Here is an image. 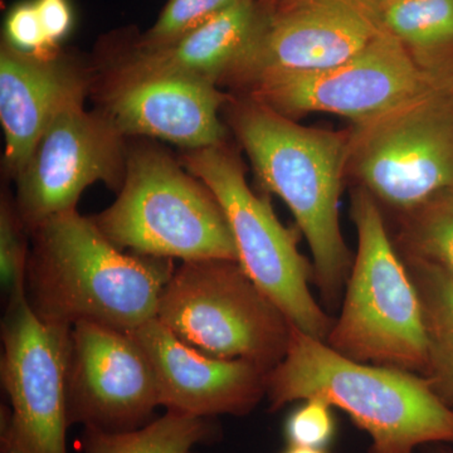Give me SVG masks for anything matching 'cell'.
Here are the masks:
<instances>
[{
	"label": "cell",
	"mask_w": 453,
	"mask_h": 453,
	"mask_svg": "<svg viewBox=\"0 0 453 453\" xmlns=\"http://www.w3.org/2000/svg\"><path fill=\"white\" fill-rule=\"evenodd\" d=\"M2 442L17 453H67L73 327L35 314L26 292L8 299L2 324Z\"/></svg>",
	"instance_id": "obj_8"
},
{
	"label": "cell",
	"mask_w": 453,
	"mask_h": 453,
	"mask_svg": "<svg viewBox=\"0 0 453 453\" xmlns=\"http://www.w3.org/2000/svg\"><path fill=\"white\" fill-rule=\"evenodd\" d=\"M157 319L203 354L268 372L290 339L288 319L231 259L184 261L164 288Z\"/></svg>",
	"instance_id": "obj_6"
},
{
	"label": "cell",
	"mask_w": 453,
	"mask_h": 453,
	"mask_svg": "<svg viewBox=\"0 0 453 453\" xmlns=\"http://www.w3.org/2000/svg\"><path fill=\"white\" fill-rule=\"evenodd\" d=\"M42 27L53 49L73 28V13L68 0H35Z\"/></svg>",
	"instance_id": "obj_26"
},
{
	"label": "cell",
	"mask_w": 453,
	"mask_h": 453,
	"mask_svg": "<svg viewBox=\"0 0 453 453\" xmlns=\"http://www.w3.org/2000/svg\"><path fill=\"white\" fill-rule=\"evenodd\" d=\"M0 453H17L14 451L13 449H12L11 446L8 445V443L2 442V452Z\"/></svg>",
	"instance_id": "obj_28"
},
{
	"label": "cell",
	"mask_w": 453,
	"mask_h": 453,
	"mask_svg": "<svg viewBox=\"0 0 453 453\" xmlns=\"http://www.w3.org/2000/svg\"><path fill=\"white\" fill-rule=\"evenodd\" d=\"M124 136L105 112L67 107L41 136L18 174L17 211L25 226L76 210L83 190L104 181L120 190L127 173Z\"/></svg>",
	"instance_id": "obj_11"
},
{
	"label": "cell",
	"mask_w": 453,
	"mask_h": 453,
	"mask_svg": "<svg viewBox=\"0 0 453 453\" xmlns=\"http://www.w3.org/2000/svg\"><path fill=\"white\" fill-rule=\"evenodd\" d=\"M437 453H453L452 451H447V449H442V451H438Z\"/></svg>",
	"instance_id": "obj_30"
},
{
	"label": "cell",
	"mask_w": 453,
	"mask_h": 453,
	"mask_svg": "<svg viewBox=\"0 0 453 453\" xmlns=\"http://www.w3.org/2000/svg\"><path fill=\"white\" fill-rule=\"evenodd\" d=\"M380 14L384 28L411 50L453 43V0H395Z\"/></svg>",
	"instance_id": "obj_21"
},
{
	"label": "cell",
	"mask_w": 453,
	"mask_h": 453,
	"mask_svg": "<svg viewBox=\"0 0 453 453\" xmlns=\"http://www.w3.org/2000/svg\"><path fill=\"white\" fill-rule=\"evenodd\" d=\"M5 43L20 52L35 56H50L57 49L50 46L42 27L35 0L19 3L5 19Z\"/></svg>",
	"instance_id": "obj_25"
},
{
	"label": "cell",
	"mask_w": 453,
	"mask_h": 453,
	"mask_svg": "<svg viewBox=\"0 0 453 453\" xmlns=\"http://www.w3.org/2000/svg\"><path fill=\"white\" fill-rule=\"evenodd\" d=\"M86 79L58 53L35 56L3 42L0 50V121L5 165L18 177L53 119L83 104Z\"/></svg>",
	"instance_id": "obj_16"
},
{
	"label": "cell",
	"mask_w": 453,
	"mask_h": 453,
	"mask_svg": "<svg viewBox=\"0 0 453 453\" xmlns=\"http://www.w3.org/2000/svg\"><path fill=\"white\" fill-rule=\"evenodd\" d=\"M180 164L219 201L246 275L292 325L326 342L333 323L310 291L314 267L297 249L296 232L250 189L237 157L222 144L187 150Z\"/></svg>",
	"instance_id": "obj_7"
},
{
	"label": "cell",
	"mask_w": 453,
	"mask_h": 453,
	"mask_svg": "<svg viewBox=\"0 0 453 453\" xmlns=\"http://www.w3.org/2000/svg\"><path fill=\"white\" fill-rule=\"evenodd\" d=\"M264 20L251 49L231 74L251 81L270 73L335 67L384 31L374 0H259Z\"/></svg>",
	"instance_id": "obj_12"
},
{
	"label": "cell",
	"mask_w": 453,
	"mask_h": 453,
	"mask_svg": "<svg viewBox=\"0 0 453 453\" xmlns=\"http://www.w3.org/2000/svg\"><path fill=\"white\" fill-rule=\"evenodd\" d=\"M350 159L365 189L408 213L453 188V112L427 92L357 127Z\"/></svg>",
	"instance_id": "obj_10"
},
{
	"label": "cell",
	"mask_w": 453,
	"mask_h": 453,
	"mask_svg": "<svg viewBox=\"0 0 453 453\" xmlns=\"http://www.w3.org/2000/svg\"><path fill=\"white\" fill-rule=\"evenodd\" d=\"M405 214L408 264L428 265L453 279V188Z\"/></svg>",
	"instance_id": "obj_20"
},
{
	"label": "cell",
	"mask_w": 453,
	"mask_h": 453,
	"mask_svg": "<svg viewBox=\"0 0 453 453\" xmlns=\"http://www.w3.org/2000/svg\"><path fill=\"white\" fill-rule=\"evenodd\" d=\"M421 296L428 340L425 378L453 407V279L436 267L408 264Z\"/></svg>",
	"instance_id": "obj_18"
},
{
	"label": "cell",
	"mask_w": 453,
	"mask_h": 453,
	"mask_svg": "<svg viewBox=\"0 0 453 453\" xmlns=\"http://www.w3.org/2000/svg\"><path fill=\"white\" fill-rule=\"evenodd\" d=\"M219 436L211 418L166 412L144 427L129 432H105L85 427L83 453H192L201 443Z\"/></svg>",
	"instance_id": "obj_19"
},
{
	"label": "cell",
	"mask_w": 453,
	"mask_h": 453,
	"mask_svg": "<svg viewBox=\"0 0 453 453\" xmlns=\"http://www.w3.org/2000/svg\"><path fill=\"white\" fill-rule=\"evenodd\" d=\"M264 20L259 0H242L183 37L157 49L134 46L115 77L181 76L216 83L234 73Z\"/></svg>",
	"instance_id": "obj_17"
},
{
	"label": "cell",
	"mask_w": 453,
	"mask_h": 453,
	"mask_svg": "<svg viewBox=\"0 0 453 453\" xmlns=\"http://www.w3.org/2000/svg\"><path fill=\"white\" fill-rule=\"evenodd\" d=\"M253 100L286 118L327 112L357 127L384 118L434 89L412 50L384 29L357 55L315 73H270L252 79Z\"/></svg>",
	"instance_id": "obj_9"
},
{
	"label": "cell",
	"mask_w": 453,
	"mask_h": 453,
	"mask_svg": "<svg viewBox=\"0 0 453 453\" xmlns=\"http://www.w3.org/2000/svg\"><path fill=\"white\" fill-rule=\"evenodd\" d=\"M25 226L18 211L2 202L0 210V279L8 299L26 292L27 253L22 228Z\"/></svg>",
	"instance_id": "obj_23"
},
{
	"label": "cell",
	"mask_w": 453,
	"mask_h": 453,
	"mask_svg": "<svg viewBox=\"0 0 453 453\" xmlns=\"http://www.w3.org/2000/svg\"><path fill=\"white\" fill-rule=\"evenodd\" d=\"M295 408L285 422L288 446L326 449L336 434L333 407L320 398H309Z\"/></svg>",
	"instance_id": "obj_24"
},
{
	"label": "cell",
	"mask_w": 453,
	"mask_h": 453,
	"mask_svg": "<svg viewBox=\"0 0 453 453\" xmlns=\"http://www.w3.org/2000/svg\"><path fill=\"white\" fill-rule=\"evenodd\" d=\"M282 453H329L323 449H311V447L288 446Z\"/></svg>",
	"instance_id": "obj_27"
},
{
	"label": "cell",
	"mask_w": 453,
	"mask_h": 453,
	"mask_svg": "<svg viewBox=\"0 0 453 453\" xmlns=\"http://www.w3.org/2000/svg\"><path fill=\"white\" fill-rule=\"evenodd\" d=\"M105 115L122 136L166 140L187 150L222 145L219 109L226 96L216 83L181 76L115 77Z\"/></svg>",
	"instance_id": "obj_15"
},
{
	"label": "cell",
	"mask_w": 453,
	"mask_h": 453,
	"mask_svg": "<svg viewBox=\"0 0 453 453\" xmlns=\"http://www.w3.org/2000/svg\"><path fill=\"white\" fill-rule=\"evenodd\" d=\"M130 333L150 360L160 407L166 412L202 418L244 416L266 395V369L246 360L203 354L157 318Z\"/></svg>",
	"instance_id": "obj_14"
},
{
	"label": "cell",
	"mask_w": 453,
	"mask_h": 453,
	"mask_svg": "<svg viewBox=\"0 0 453 453\" xmlns=\"http://www.w3.org/2000/svg\"><path fill=\"white\" fill-rule=\"evenodd\" d=\"M92 220L124 251L183 262H238L234 235L216 196L159 149L138 148L127 155L118 198Z\"/></svg>",
	"instance_id": "obj_5"
},
{
	"label": "cell",
	"mask_w": 453,
	"mask_h": 453,
	"mask_svg": "<svg viewBox=\"0 0 453 453\" xmlns=\"http://www.w3.org/2000/svg\"><path fill=\"white\" fill-rule=\"evenodd\" d=\"M159 403L148 356L133 334L105 325L73 327L68 423L129 432L153 421Z\"/></svg>",
	"instance_id": "obj_13"
},
{
	"label": "cell",
	"mask_w": 453,
	"mask_h": 453,
	"mask_svg": "<svg viewBox=\"0 0 453 453\" xmlns=\"http://www.w3.org/2000/svg\"><path fill=\"white\" fill-rule=\"evenodd\" d=\"M271 411L320 398L372 438L371 453L453 443V408L423 375L357 362L291 324L288 350L267 374Z\"/></svg>",
	"instance_id": "obj_2"
},
{
	"label": "cell",
	"mask_w": 453,
	"mask_h": 453,
	"mask_svg": "<svg viewBox=\"0 0 453 453\" xmlns=\"http://www.w3.org/2000/svg\"><path fill=\"white\" fill-rule=\"evenodd\" d=\"M242 0H169L155 25L136 38L140 49L166 46Z\"/></svg>",
	"instance_id": "obj_22"
},
{
	"label": "cell",
	"mask_w": 453,
	"mask_h": 453,
	"mask_svg": "<svg viewBox=\"0 0 453 453\" xmlns=\"http://www.w3.org/2000/svg\"><path fill=\"white\" fill-rule=\"evenodd\" d=\"M234 125L261 186L294 214L314 257L316 285L333 303L351 268L339 219L350 136L301 127L255 100L235 111Z\"/></svg>",
	"instance_id": "obj_3"
},
{
	"label": "cell",
	"mask_w": 453,
	"mask_h": 453,
	"mask_svg": "<svg viewBox=\"0 0 453 453\" xmlns=\"http://www.w3.org/2000/svg\"><path fill=\"white\" fill-rule=\"evenodd\" d=\"M351 217L357 252L327 345L357 362L425 377L428 340L421 296L390 242L378 203L365 188L353 196Z\"/></svg>",
	"instance_id": "obj_4"
},
{
	"label": "cell",
	"mask_w": 453,
	"mask_h": 453,
	"mask_svg": "<svg viewBox=\"0 0 453 453\" xmlns=\"http://www.w3.org/2000/svg\"><path fill=\"white\" fill-rule=\"evenodd\" d=\"M374 2L381 7V5L388 4V3L395 2V0H374Z\"/></svg>",
	"instance_id": "obj_29"
},
{
	"label": "cell",
	"mask_w": 453,
	"mask_h": 453,
	"mask_svg": "<svg viewBox=\"0 0 453 453\" xmlns=\"http://www.w3.org/2000/svg\"><path fill=\"white\" fill-rule=\"evenodd\" d=\"M193 453V452H192Z\"/></svg>",
	"instance_id": "obj_31"
},
{
	"label": "cell",
	"mask_w": 453,
	"mask_h": 453,
	"mask_svg": "<svg viewBox=\"0 0 453 453\" xmlns=\"http://www.w3.org/2000/svg\"><path fill=\"white\" fill-rule=\"evenodd\" d=\"M32 232L26 294L42 320L130 333L157 318L175 271L173 259L125 252L76 210L56 214Z\"/></svg>",
	"instance_id": "obj_1"
}]
</instances>
